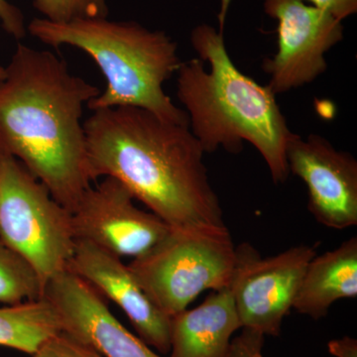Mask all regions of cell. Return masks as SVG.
Instances as JSON below:
<instances>
[{
    "label": "cell",
    "instance_id": "cell-1",
    "mask_svg": "<svg viewBox=\"0 0 357 357\" xmlns=\"http://www.w3.org/2000/svg\"><path fill=\"white\" fill-rule=\"evenodd\" d=\"M84 128L93 181H119L171 229L229 231L190 126L128 107L95 110Z\"/></svg>",
    "mask_w": 357,
    "mask_h": 357
},
{
    "label": "cell",
    "instance_id": "cell-2",
    "mask_svg": "<svg viewBox=\"0 0 357 357\" xmlns=\"http://www.w3.org/2000/svg\"><path fill=\"white\" fill-rule=\"evenodd\" d=\"M100 93L63 59L23 44L0 79V156L21 162L70 213L95 182L82 116Z\"/></svg>",
    "mask_w": 357,
    "mask_h": 357
},
{
    "label": "cell",
    "instance_id": "cell-3",
    "mask_svg": "<svg viewBox=\"0 0 357 357\" xmlns=\"http://www.w3.org/2000/svg\"><path fill=\"white\" fill-rule=\"evenodd\" d=\"M229 2L222 0L220 30L208 24L192 29V46L203 61L182 62L177 96L204 153L218 147L238 153L246 141L261 154L275 184H283L290 175L286 147L293 132L273 91L243 74L230 59L223 37Z\"/></svg>",
    "mask_w": 357,
    "mask_h": 357
},
{
    "label": "cell",
    "instance_id": "cell-4",
    "mask_svg": "<svg viewBox=\"0 0 357 357\" xmlns=\"http://www.w3.org/2000/svg\"><path fill=\"white\" fill-rule=\"evenodd\" d=\"M27 30L42 43L54 48L75 47L95 61L107 86L86 105L88 109L140 107L167 121L190 126L187 112L176 107L164 91V84L182 64L177 44L165 32L107 17L67 23L34 18Z\"/></svg>",
    "mask_w": 357,
    "mask_h": 357
},
{
    "label": "cell",
    "instance_id": "cell-5",
    "mask_svg": "<svg viewBox=\"0 0 357 357\" xmlns=\"http://www.w3.org/2000/svg\"><path fill=\"white\" fill-rule=\"evenodd\" d=\"M236 260L229 231L171 229L128 267L152 303L172 318L204 291L229 287Z\"/></svg>",
    "mask_w": 357,
    "mask_h": 357
},
{
    "label": "cell",
    "instance_id": "cell-6",
    "mask_svg": "<svg viewBox=\"0 0 357 357\" xmlns=\"http://www.w3.org/2000/svg\"><path fill=\"white\" fill-rule=\"evenodd\" d=\"M0 239L34 268L43 288L67 269L76 248L70 211L8 156H0Z\"/></svg>",
    "mask_w": 357,
    "mask_h": 357
},
{
    "label": "cell",
    "instance_id": "cell-7",
    "mask_svg": "<svg viewBox=\"0 0 357 357\" xmlns=\"http://www.w3.org/2000/svg\"><path fill=\"white\" fill-rule=\"evenodd\" d=\"M317 245H296L262 258L250 244L236 248L230 290L241 328L264 337H279L284 319L293 309L307 264Z\"/></svg>",
    "mask_w": 357,
    "mask_h": 357
},
{
    "label": "cell",
    "instance_id": "cell-8",
    "mask_svg": "<svg viewBox=\"0 0 357 357\" xmlns=\"http://www.w3.org/2000/svg\"><path fill=\"white\" fill-rule=\"evenodd\" d=\"M275 18L278 50L263 63L274 95L300 88L325 73V54L344 39L342 21L303 0H264Z\"/></svg>",
    "mask_w": 357,
    "mask_h": 357
},
{
    "label": "cell",
    "instance_id": "cell-9",
    "mask_svg": "<svg viewBox=\"0 0 357 357\" xmlns=\"http://www.w3.org/2000/svg\"><path fill=\"white\" fill-rule=\"evenodd\" d=\"M119 181L105 177L89 188L70 213L76 241H86L119 258L139 257L171 227L153 213L140 210Z\"/></svg>",
    "mask_w": 357,
    "mask_h": 357
},
{
    "label": "cell",
    "instance_id": "cell-10",
    "mask_svg": "<svg viewBox=\"0 0 357 357\" xmlns=\"http://www.w3.org/2000/svg\"><path fill=\"white\" fill-rule=\"evenodd\" d=\"M289 173L307 190V208L317 222L342 230L357 225V161L318 134L293 133L286 147Z\"/></svg>",
    "mask_w": 357,
    "mask_h": 357
},
{
    "label": "cell",
    "instance_id": "cell-11",
    "mask_svg": "<svg viewBox=\"0 0 357 357\" xmlns=\"http://www.w3.org/2000/svg\"><path fill=\"white\" fill-rule=\"evenodd\" d=\"M42 298L57 312L62 332L103 357H162L115 318L100 293L69 270L46 284Z\"/></svg>",
    "mask_w": 357,
    "mask_h": 357
},
{
    "label": "cell",
    "instance_id": "cell-12",
    "mask_svg": "<svg viewBox=\"0 0 357 357\" xmlns=\"http://www.w3.org/2000/svg\"><path fill=\"white\" fill-rule=\"evenodd\" d=\"M121 259L89 241H76L67 270L121 307L145 344L168 354L172 318L152 303Z\"/></svg>",
    "mask_w": 357,
    "mask_h": 357
},
{
    "label": "cell",
    "instance_id": "cell-13",
    "mask_svg": "<svg viewBox=\"0 0 357 357\" xmlns=\"http://www.w3.org/2000/svg\"><path fill=\"white\" fill-rule=\"evenodd\" d=\"M241 328L229 287L213 291L198 307L171 319V357H229Z\"/></svg>",
    "mask_w": 357,
    "mask_h": 357
},
{
    "label": "cell",
    "instance_id": "cell-14",
    "mask_svg": "<svg viewBox=\"0 0 357 357\" xmlns=\"http://www.w3.org/2000/svg\"><path fill=\"white\" fill-rule=\"evenodd\" d=\"M356 297L357 237L352 236L309 262L293 309L318 321L337 301Z\"/></svg>",
    "mask_w": 357,
    "mask_h": 357
},
{
    "label": "cell",
    "instance_id": "cell-15",
    "mask_svg": "<svg viewBox=\"0 0 357 357\" xmlns=\"http://www.w3.org/2000/svg\"><path fill=\"white\" fill-rule=\"evenodd\" d=\"M61 332L57 312L44 298L0 307V347L33 356L48 338Z\"/></svg>",
    "mask_w": 357,
    "mask_h": 357
},
{
    "label": "cell",
    "instance_id": "cell-16",
    "mask_svg": "<svg viewBox=\"0 0 357 357\" xmlns=\"http://www.w3.org/2000/svg\"><path fill=\"white\" fill-rule=\"evenodd\" d=\"M43 292L34 268L0 239V303L32 302L42 299Z\"/></svg>",
    "mask_w": 357,
    "mask_h": 357
},
{
    "label": "cell",
    "instance_id": "cell-17",
    "mask_svg": "<svg viewBox=\"0 0 357 357\" xmlns=\"http://www.w3.org/2000/svg\"><path fill=\"white\" fill-rule=\"evenodd\" d=\"M33 6L42 18L55 23L109 16V0H33Z\"/></svg>",
    "mask_w": 357,
    "mask_h": 357
},
{
    "label": "cell",
    "instance_id": "cell-18",
    "mask_svg": "<svg viewBox=\"0 0 357 357\" xmlns=\"http://www.w3.org/2000/svg\"><path fill=\"white\" fill-rule=\"evenodd\" d=\"M32 357H103L91 345L64 332L46 340Z\"/></svg>",
    "mask_w": 357,
    "mask_h": 357
},
{
    "label": "cell",
    "instance_id": "cell-19",
    "mask_svg": "<svg viewBox=\"0 0 357 357\" xmlns=\"http://www.w3.org/2000/svg\"><path fill=\"white\" fill-rule=\"evenodd\" d=\"M264 342L261 333L243 328V333L231 340L229 357H264Z\"/></svg>",
    "mask_w": 357,
    "mask_h": 357
},
{
    "label": "cell",
    "instance_id": "cell-20",
    "mask_svg": "<svg viewBox=\"0 0 357 357\" xmlns=\"http://www.w3.org/2000/svg\"><path fill=\"white\" fill-rule=\"evenodd\" d=\"M0 26L17 40L24 38L27 30L22 11L8 0H0Z\"/></svg>",
    "mask_w": 357,
    "mask_h": 357
},
{
    "label": "cell",
    "instance_id": "cell-21",
    "mask_svg": "<svg viewBox=\"0 0 357 357\" xmlns=\"http://www.w3.org/2000/svg\"><path fill=\"white\" fill-rule=\"evenodd\" d=\"M342 21L357 11V0H303Z\"/></svg>",
    "mask_w": 357,
    "mask_h": 357
},
{
    "label": "cell",
    "instance_id": "cell-22",
    "mask_svg": "<svg viewBox=\"0 0 357 357\" xmlns=\"http://www.w3.org/2000/svg\"><path fill=\"white\" fill-rule=\"evenodd\" d=\"M328 351L335 357H357L356 338L344 337L328 342Z\"/></svg>",
    "mask_w": 357,
    "mask_h": 357
},
{
    "label": "cell",
    "instance_id": "cell-23",
    "mask_svg": "<svg viewBox=\"0 0 357 357\" xmlns=\"http://www.w3.org/2000/svg\"><path fill=\"white\" fill-rule=\"evenodd\" d=\"M4 75H6V67H2V66L0 65V79L4 77Z\"/></svg>",
    "mask_w": 357,
    "mask_h": 357
}]
</instances>
